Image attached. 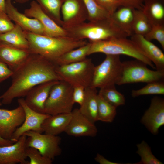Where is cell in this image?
Wrapping results in <instances>:
<instances>
[{
	"instance_id": "b9f144b4",
	"label": "cell",
	"mask_w": 164,
	"mask_h": 164,
	"mask_svg": "<svg viewBox=\"0 0 164 164\" xmlns=\"http://www.w3.org/2000/svg\"><path fill=\"white\" fill-rule=\"evenodd\" d=\"M15 142L11 140L5 139L0 136V147L11 145Z\"/></svg>"
},
{
	"instance_id": "30bf717a",
	"label": "cell",
	"mask_w": 164,
	"mask_h": 164,
	"mask_svg": "<svg viewBox=\"0 0 164 164\" xmlns=\"http://www.w3.org/2000/svg\"><path fill=\"white\" fill-rule=\"evenodd\" d=\"M61 15V27L65 29L85 22L88 17L83 0H63Z\"/></svg>"
},
{
	"instance_id": "d4e9b609",
	"label": "cell",
	"mask_w": 164,
	"mask_h": 164,
	"mask_svg": "<svg viewBox=\"0 0 164 164\" xmlns=\"http://www.w3.org/2000/svg\"><path fill=\"white\" fill-rule=\"evenodd\" d=\"M142 10L152 26L164 24V0H145Z\"/></svg>"
},
{
	"instance_id": "f1b7e54d",
	"label": "cell",
	"mask_w": 164,
	"mask_h": 164,
	"mask_svg": "<svg viewBox=\"0 0 164 164\" xmlns=\"http://www.w3.org/2000/svg\"><path fill=\"white\" fill-rule=\"evenodd\" d=\"M152 26L143 11L135 9L132 25L134 34L144 36L150 30Z\"/></svg>"
},
{
	"instance_id": "7c38bea8",
	"label": "cell",
	"mask_w": 164,
	"mask_h": 164,
	"mask_svg": "<svg viewBox=\"0 0 164 164\" xmlns=\"http://www.w3.org/2000/svg\"><path fill=\"white\" fill-rule=\"evenodd\" d=\"M25 119L24 109L20 105L11 110L0 109V136L11 140L13 133L22 125Z\"/></svg>"
},
{
	"instance_id": "ab89813d",
	"label": "cell",
	"mask_w": 164,
	"mask_h": 164,
	"mask_svg": "<svg viewBox=\"0 0 164 164\" xmlns=\"http://www.w3.org/2000/svg\"><path fill=\"white\" fill-rule=\"evenodd\" d=\"M145 0H123V5L135 9H142L143 4Z\"/></svg>"
},
{
	"instance_id": "d590c367",
	"label": "cell",
	"mask_w": 164,
	"mask_h": 164,
	"mask_svg": "<svg viewBox=\"0 0 164 164\" xmlns=\"http://www.w3.org/2000/svg\"><path fill=\"white\" fill-rule=\"evenodd\" d=\"M96 2L111 15L120 6L123 5V0H97Z\"/></svg>"
},
{
	"instance_id": "52a82bcc",
	"label": "cell",
	"mask_w": 164,
	"mask_h": 164,
	"mask_svg": "<svg viewBox=\"0 0 164 164\" xmlns=\"http://www.w3.org/2000/svg\"><path fill=\"white\" fill-rule=\"evenodd\" d=\"M73 87L63 80L58 81L52 87L44 106V113L50 115L71 113L75 103Z\"/></svg>"
},
{
	"instance_id": "484cf974",
	"label": "cell",
	"mask_w": 164,
	"mask_h": 164,
	"mask_svg": "<svg viewBox=\"0 0 164 164\" xmlns=\"http://www.w3.org/2000/svg\"><path fill=\"white\" fill-rule=\"evenodd\" d=\"M90 46V43L70 50L62 54L54 62L57 66L65 65L81 61L86 58Z\"/></svg>"
},
{
	"instance_id": "5bb4252c",
	"label": "cell",
	"mask_w": 164,
	"mask_h": 164,
	"mask_svg": "<svg viewBox=\"0 0 164 164\" xmlns=\"http://www.w3.org/2000/svg\"><path fill=\"white\" fill-rule=\"evenodd\" d=\"M24 14L29 17L38 20L44 27L47 36L54 37L67 36L66 30L46 14L35 0L30 2L29 7L24 10Z\"/></svg>"
},
{
	"instance_id": "f35d334b",
	"label": "cell",
	"mask_w": 164,
	"mask_h": 164,
	"mask_svg": "<svg viewBox=\"0 0 164 164\" xmlns=\"http://www.w3.org/2000/svg\"><path fill=\"white\" fill-rule=\"evenodd\" d=\"M13 71L5 63L0 61V83L11 77Z\"/></svg>"
},
{
	"instance_id": "5b68a950",
	"label": "cell",
	"mask_w": 164,
	"mask_h": 164,
	"mask_svg": "<svg viewBox=\"0 0 164 164\" xmlns=\"http://www.w3.org/2000/svg\"><path fill=\"white\" fill-rule=\"evenodd\" d=\"M95 66L91 59L70 64L57 66L56 71L62 80L73 88L90 87Z\"/></svg>"
},
{
	"instance_id": "e0dca14e",
	"label": "cell",
	"mask_w": 164,
	"mask_h": 164,
	"mask_svg": "<svg viewBox=\"0 0 164 164\" xmlns=\"http://www.w3.org/2000/svg\"><path fill=\"white\" fill-rule=\"evenodd\" d=\"M27 137L22 135L12 145L0 147V164H29L25 153Z\"/></svg>"
},
{
	"instance_id": "74e56055",
	"label": "cell",
	"mask_w": 164,
	"mask_h": 164,
	"mask_svg": "<svg viewBox=\"0 0 164 164\" xmlns=\"http://www.w3.org/2000/svg\"><path fill=\"white\" fill-rule=\"evenodd\" d=\"M85 94V88L81 87L73 88V99L74 103L80 105L84 99Z\"/></svg>"
},
{
	"instance_id": "ee69618b",
	"label": "cell",
	"mask_w": 164,
	"mask_h": 164,
	"mask_svg": "<svg viewBox=\"0 0 164 164\" xmlns=\"http://www.w3.org/2000/svg\"><path fill=\"white\" fill-rule=\"evenodd\" d=\"M20 4H23L26 3L30 0H14Z\"/></svg>"
},
{
	"instance_id": "ac0fdd59",
	"label": "cell",
	"mask_w": 164,
	"mask_h": 164,
	"mask_svg": "<svg viewBox=\"0 0 164 164\" xmlns=\"http://www.w3.org/2000/svg\"><path fill=\"white\" fill-rule=\"evenodd\" d=\"M59 81H51L39 84L31 89L24 99L26 104L31 109L44 113L45 103L52 87Z\"/></svg>"
},
{
	"instance_id": "44dd1931",
	"label": "cell",
	"mask_w": 164,
	"mask_h": 164,
	"mask_svg": "<svg viewBox=\"0 0 164 164\" xmlns=\"http://www.w3.org/2000/svg\"><path fill=\"white\" fill-rule=\"evenodd\" d=\"M71 112L50 115L42 124L43 132L54 135L64 132L71 119Z\"/></svg>"
},
{
	"instance_id": "1f68e13d",
	"label": "cell",
	"mask_w": 164,
	"mask_h": 164,
	"mask_svg": "<svg viewBox=\"0 0 164 164\" xmlns=\"http://www.w3.org/2000/svg\"><path fill=\"white\" fill-rule=\"evenodd\" d=\"M153 94H164V80L155 81L147 83L143 87L132 90L131 96L133 97L140 96Z\"/></svg>"
},
{
	"instance_id": "8992f818",
	"label": "cell",
	"mask_w": 164,
	"mask_h": 164,
	"mask_svg": "<svg viewBox=\"0 0 164 164\" xmlns=\"http://www.w3.org/2000/svg\"><path fill=\"white\" fill-rule=\"evenodd\" d=\"M147 65L136 59L122 62L121 75L116 84L140 82L148 83L164 80V71L151 70Z\"/></svg>"
},
{
	"instance_id": "7402d4cb",
	"label": "cell",
	"mask_w": 164,
	"mask_h": 164,
	"mask_svg": "<svg viewBox=\"0 0 164 164\" xmlns=\"http://www.w3.org/2000/svg\"><path fill=\"white\" fill-rule=\"evenodd\" d=\"M135 9L122 5L119 7L111 15V18L116 25L128 36L134 34L132 25Z\"/></svg>"
},
{
	"instance_id": "4dcf8cb0",
	"label": "cell",
	"mask_w": 164,
	"mask_h": 164,
	"mask_svg": "<svg viewBox=\"0 0 164 164\" xmlns=\"http://www.w3.org/2000/svg\"><path fill=\"white\" fill-rule=\"evenodd\" d=\"M87 11L89 21H95L108 19L111 15L94 0H83Z\"/></svg>"
},
{
	"instance_id": "836d02e7",
	"label": "cell",
	"mask_w": 164,
	"mask_h": 164,
	"mask_svg": "<svg viewBox=\"0 0 164 164\" xmlns=\"http://www.w3.org/2000/svg\"><path fill=\"white\" fill-rule=\"evenodd\" d=\"M25 153L30 161L29 164H51L53 160L43 155L39 151L33 147H27Z\"/></svg>"
},
{
	"instance_id": "7bdbcfd3",
	"label": "cell",
	"mask_w": 164,
	"mask_h": 164,
	"mask_svg": "<svg viewBox=\"0 0 164 164\" xmlns=\"http://www.w3.org/2000/svg\"><path fill=\"white\" fill-rule=\"evenodd\" d=\"M5 0H0V11L5 12Z\"/></svg>"
},
{
	"instance_id": "d6986e66",
	"label": "cell",
	"mask_w": 164,
	"mask_h": 164,
	"mask_svg": "<svg viewBox=\"0 0 164 164\" xmlns=\"http://www.w3.org/2000/svg\"><path fill=\"white\" fill-rule=\"evenodd\" d=\"M130 39L153 63L156 70L164 71V54L159 48L142 35L134 34Z\"/></svg>"
},
{
	"instance_id": "4fadbf2b",
	"label": "cell",
	"mask_w": 164,
	"mask_h": 164,
	"mask_svg": "<svg viewBox=\"0 0 164 164\" xmlns=\"http://www.w3.org/2000/svg\"><path fill=\"white\" fill-rule=\"evenodd\" d=\"M70 121L64 132L69 136L94 137L97 133L95 123L82 114L79 108L72 110Z\"/></svg>"
},
{
	"instance_id": "ffe728a7",
	"label": "cell",
	"mask_w": 164,
	"mask_h": 164,
	"mask_svg": "<svg viewBox=\"0 0 164 164\" xmlns=\"http://www.w3.org/2000/svg\"><path fill=\"white\" fill-rule=\"evenodd\" d=\"M30 54L28 50L0 44V61L5 63L13 71L24 62Z\"/></svg>"
},
{
	"instance_id": "8d00e7d4",
	"label": "cell",
	"mask_w": 164,
	"mask_h": 164,
	"mask_svg": "<svg viewBox=\"0 0 164 164\" xmlns=\"http://www.w3.org/2000/svg\"><path fill=\"white\" fill-rule=\"evenodd\" d=\"M15 25L5 12L0 11V35L12 30Z\"/></svg>"
},
{
	"instance_id": "6da1fadb",
	"label": "cell",
	"mask_w": 164,
	"mask_h": 164,
	"mask_svg": "<svg viewBox=\"0 0 164 164\" xmlns=\"http://www.w3.org/2000/svg\"><path fill=\"white\" fill-rule=\"evenodd\" d=\"M56 66L53 61L40 55L30 54L13 71L10 86L0 96L2 104H10L15 98L25 97L31 89L39 84L62 80L56 72Z\"/></svg>"
},
{
	"instance_id": "603a6c76",
	"label": "cell",
	"mask_w": 164,
	"mask_h": 164,
	"mask_svg": "<svg viewBox=\"0 0 164 164\" xmlns=\"http://www.w3.org/2000/svg\"><path fill=\"white\" fill-rule=\"evenodd\" d=\"M97 89L90 87L85 88L84 99L79 108L82 114L94 123L98 121V93Z\"/></svg>"
},
{
	"instance_id": "83f0119b",
	"label": "cell",
	"mask_w": 164,
	"mask_h": 164,
	"mask_svg": "<svg viewBox=\"0 0 164 164\" xmlns=\"http://www.w3.org/2000/svg\"><path fill=\"white\" fill-rule=\"evenodd\" d=\"M97 103L98 121L112 122L117 114V108L107 101L98 93Z\"/></svg>"
},
{
	"instance_id": "d6a6232c",
	"label": "cell",
	"mask_w": 164,
	"mask_h": 164,
	"mask_svg": "<svg viewBox=\"0 0 164 164\" xmlns=\"http://www.w3.org/2000/svg\"><path fill=\"white\" fill-rule=\"evenodd\" d=\"M136 152L141 157V160L136 164H162L152 154L151 148L144 141L137 145Z\"/></svg>"
},
{
	"instance_id": "9a60e30c",
	"label": "cell",
	"mask_w": 164,
	"mask_h": 164,
	"mask_svg": "<svg viewBox=\"0 0 164 164\" xmlns=\"http://www.w3.org/2000/svg\"><path fill=\"white\" fill-rule=\"evenodd\" d=\"M141 122L153 135L157 134L159 128L164 125V100L155 97L153 98L149 108L146 111Z\"/></svg>"
},
{
	"instance_id": "2e32d148",
	"label": "cell",
	"mask_w": 164,
	"mask_h": 164,
	"mask_svg": "<svg viewBox=\"0 0 164 164\" xmlns=\"http://www.w3.org/2000/svg\"><path fill=\"white\" fill-rule=\"evenodd\" d=\"M11 0H5V12L12 21L24 31L47 36L44 27L38 20L29 17L19 12L12 5Z\"/></svg>"
},
{
	"instance_id": "ba28073f",
	"label": "cell",
	"mask_w": 164,
	"mask_h": 164,
	"mask_svg": "<svg viewBox=\"0 0 164 164\" xmlns=\"http://www.w3.org/2000/svg\"><path fill=\"white\" fill-rule=\"evenodd\" d=\"M122 66L120 55H107L95 67L90 87L97 89L115 85L120 77Z\"/></svg>"
},
{
	"instance_id": "3957f363",
	"label": "cell",
	"mask_w": 164,
	"mask_h": 164,
	"mask_svg": "<svg viewBox=\"0 0 164 164\" xmlns=\"http://www.w3.org/2000/svg\"><path fill=\"white\" fill-rule=\"evenodd\" d=\"M66 30L67 36L79 40L87 39L89 42L128 37L111 17L97 21L84 22Z\"/></svg>"
},
{
	"instance_id": "4316f807",
	"label": "cell",
	"mask_w": 164,
	"mask_h": 164,
	"mask_svg": "<svg viewBox=\"0 0 164 164\" xmlns=\"http://www.w3.org/2000/svg\"><path fill=\"white\" fill-rule=\"evenodd\" d=\"M43 10L57 24L61 26V9L63 0H35Z\"/></svg>"
},
{
	"instance_id": "9c48e42d",
	"label": "cell",
	"mask_w": 164,
	"mask_h": 164,
	"mask_svg": "<svg viewBox=\"0 0 164 164\" xmlns=\"http://www.w3.org/2000/svg\"><path fill=\"white\" fill-rule=\"evenodd\" d=\"M23 135L28 137L26 141V147L36 148L46 157L53 160L61 153V138L58 135L43 134L33 131L27 132Z\"/></svg>"
},
{
	"instance_id": "7a4b0ae2",
	"label": "cell",
	"mask_w": 164,
	"mask_h": 164,
	"mask_svg": "<svg viewBox=\"0 0 164 164\" xmlns=\"http://www.w3.org/2000/svg\"><path fill=\"white\" fill-rule=\"evenodd\" d=\"M24 32L29 42L30 53L39 55L53 62L65 53L88 43L84 40H77L67 36L51 37Z\"/></svg>"
},
{
	"instance_id": "277c9868",
	"label": "cell",
	"mask_w": 164,
	"mask_h": 164,
	"mask_svg": "<svg viewBox=\"0 0 164 164\" xmlns=\"http://www.w3.org/2000/svg\"><path fill=\"white\" fill-rule=\"evenodd\" d=\"M89 43L90 46L88 56L96 53H102L106 55H125L155 68L153 63L131 39L120 38Z\"/></svg>"
},
{
	"instance_id": "f6af8a7d",
	"label": "cell",
	"mask_w": 164,
	"mask_h": 164,
	"mask_svg": "<svg viewBox=\"0 0 164 164\" xmlns=\"http://www.w3.org/2000/svg\"><path fill=\"white\" fill-rule=\"evenodd\" d=\"M2 105V104L1 103V100L0 99V106H1Z\"/></svg>"
},
{
	"instance_id": "8fae6325",
	"label": "cell",
	"mask_w": 164,
	"mask_h": 164,
	"mask_svg": "<svg viewBox=\"0 0 164 164\" xmlns=\"http://www.w3.org/2000/svg\"><path fill=\"white\" fill-rule=\"evenodd\" d=\"M19 105L23 108L25 114V120L22 125L14 132L11 140L16 142L27 132L33 131L43 132L42 125L44 120L50 115L36 112L30 108L26 104L23 97L18 99Z\"/></svg>"
},
{
	"instance_id": "f546056e",
	"label": "cell",
	"mask_w": 164,
	"mask_h": 164,
	"mask_svg": "<svg viewBox=\"0 0 164 164\" xmlns=\"http://www.w3.org/2000/svg\"><path fill=\"white\" fill-rule=\"evenodd\" d=\"M98 93L107 101L116 108L125 104L124 95L116 90L115 85L100 88Z\"/></svg>"
},
{
	"instance_id": "cb8c5ba5",
	"label": "cell",
	"mask_w": 164,
	"mask_h": 164,
	"mask_svg": "<svg viewBox=\"0 0 164 164\" xmlns=\"http://www.w3.org/2000/svg\"><path fill=\"white\" fill-rule=\"evenodd\" d=\"M10 31L0 35V44L12 47L28 50L29 43L24 31L18 25Z\"/></svg>"
},
{
	"instance_id": "e575fe53",
	"label": "cell",
	"mask_w": 164,
	"mask_h": 164,
	"mask_svg": "<svg viewBox=\"0 0 164 164\" xmlns=\"http://www.w3.org/2000/svg\"><path fill=\"white\" fill-rule=\"evenodd\" d=\"M145 38L151 41L157 40L164 49V24L157 25L152 26L149 31L145 35Z\"/></svg>"
},
{
	"instance_id": "bcb514c9",
	"label": "cell",
	"mask_w": 164,
	"mask_h": 164,
	"mask_svg": "<svg viewBox=\"0 0 164 164\" xmlns=\"http://www.w3.org/2000/svg\"><path fill=\"white\" fill-rule=\"evenodd\" d=\"M95 1H97V0H94Z\"/></svg>"
},
{
	"instance_id": "60d3db41",
	"label": "cell",
	"mask_w": 164,
	"mask_h": 164,
	"mask_svg": "<svg viewBox=\"0 0 164 164\" xmlns=\"http://www.w3.org/2000/svg\"><path fill=\"white\" fill-rule=\"evenodd\" d=\"M94 159L100 164H120L121 163L113 162L106 159L103 156L97 153Z\"/></svg>"
}]
</instances>
